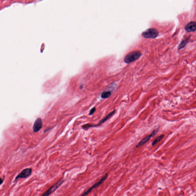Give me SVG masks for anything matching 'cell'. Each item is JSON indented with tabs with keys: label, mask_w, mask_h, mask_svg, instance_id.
I'll return each instance as SVG.
<instances>
[{
	"label": "cell",
	"mask_w": 196,
	"mask_h": 196,
	"mask_svg": "<svg viewBox=\"0 0 196 196\" xmlns=\"http://www.w3.org/2000/svg\"><path fill=\"white\" fill-rule=\"evenodd\" d=\"M188 43V40H184L179 45V50H180V49H182V48H184L186 45Z\"/></svg>",
	"instance_id": "cell-12"
},
{
	"label": "cell",
	"mask_w": 196,
	"mask_h": 196,
	"mask_svg": "<svg viewBox=\"0 0 196 196\" xmlns=\"http://www.w3.org/2000/svg\"><path fill=\"white\" fill-rule=\"evenodd\" d=\"M159 31L156 29L150 28L144 31L142 35L146 39H155L159 35Z\"/></svg>",
	"instance_id": "cell-2"
},
{
	"label": "cell",
	"mask_w": 196,
	"mask_h": 196,
	"mask_svg": "<svg viewBox=\"0 0 196 196\" xmlns=\"http://www.w3.org/2000/svg\"><path fill=\"white\" fill-rule=\"evenodd\" d=\"M164 135H162L159 136L157 137L154 140V141L153 142H152V146H155V145H156L158 142L161 141V140H162V138H164Z\"/></svg>",
	"instance_id": "cell-10"
},
{
	"label": "cell",
	"mask_w": 196,
	"mask_h": 196,
	"mask_svg": "<svg viewBox=\"0 0 196 196\" xmlns=\"http://www.w3.org/2000/svg\"><path fill=\"white\" fill-rule=\"evenodd\" d=\"M3 182H4V180L0 177V185L3 183Z\"/></svg>",
	"instance_id": "cell-14"
},
{
	"label": "cell",
	"mask_w": 196,
	"mask_h": 196,
	"mask_svg": "<svg viewBox=\"0 0 196 196\" xmlns=\"http://www.w3.org/2000/svg\"><path fill=\"white\" fill-rule=\"evenodd\" d=\"M96 111V108L95 107L93 108H92L91 110H90V113H89V115H92V114H93L95 113V111Z\"/></svg>",
	"instance_id": "cell-13"
},
{
	"label": "cell",
	"mask_w": 196,
	"mask_h": 196,
	"mask_svg": "<svg viewBox=\"0 0 196 196\" xmlns=\"http://www.w3.org/2000/svg\"><path fill=\"white\" fill-rule=\"evenodd\" d=\"M32 172V170L31 168H27L23 169L20 174L16 176L15 181L19 179L27 178L31 175Z\"/></svg>",
	"instance_id": "cell-6"
},
{
	"label": "cell",
	"mask_w": 196,
	"mask_h": 196,
	"mask_svg": "<svg viewBox=\"0 0 196 196\" xmlns=\"http://www.w3.org/2000/svg\"><path fill=\"white\" fill-rule=\"evenodd\" d=\"M142 54L139 51H134L127 54L125 57L124 62L127 64L133 62L140 58Z\"/></svg>",
	"instance_id": "cell-1"
},
{
	"label": "cell",
	"mask_w": 196,
	"mask_h": 196,
	"mask_svg": "<svg viewBox=\"0 0 196 196\" xmlns=\"http://www.w3.org/2000/svg\"><path fill=\"white\" fill-rule=\"evenodd\" d=\"M185 30L187 32H193L196 30V22L193 21L188 23L185 27Z\"/></svg>",
	"instance_id": "cell-9"
},
{
	"label": "cell",
	"mask_w": 196,
	"mask_h": 196,
	"mask_svg": "<svg viewBox=\"0 0 196 196\" xmlns=\"http://www.w3.org/2000/svg\"><path fill=\"white\" fill-rule=\"evenodd\" d=\"M108 176V173H106V174L104 176H103L102 178H101V180L97 182V183H95L94 185H93L92 186L90 187L89 188H88L86 191L84 193H83L80 196H86L87 195H89L90 193L92 191L93 189H95V188H96L97 187H98V186H100V185L102 184L105 180L107 179V178Z\"/></svg>",
	"instance_id": "cell-3"
},
{
	"label": "cell",
	"mask_w": 196,
	"mask_h": 196,
	"mask_svg": "<svg viewBox=\"0 0 196 196\" xmlns=\"http://www.w3.org/2000/svg\"><path fill=\"white\" fill-rule=\"evenodd\" d=\"M158 132V130L157 129L154 130L150 134V135H147V136H146V137H145V138H143V139L140 142H139V143L136 145V148L140 147L141 146H142V145H145V144H146V143H147V142L149 141V140H150V139H151V138H152V137H153L154 136H155L156 135V134Z\"/></svg>",
	"instance_id": "cell-7"
},
{
	"label": "cell",
	"mask_w": 196,
	"mask_h": 196,
	"mask_svg": "<svg viewBox=\"0 0 196 196\" xmlns=\"http://www.w3.org/2000/svg\"><path fill=\"white\" fill-rule=\"evenodd\" d=\"M111 92L110 91H105L103 92L101 95L102 98L103 99H106L110 97L111 96Z\"/></svg>",
	"instance_id": "cell-11"
},
{
	"label": "cell",
	"mask_w": 196,
	"mask_h": 196,
	"mask_svg": "<svg viewBox=\"0 0 196 196\" xmlns=\"http://www.w3.org/2000/svg\"><path fill=\"white\" fill-rule=\"evenodd\" d=\"M64 181V180L63 179H61V180H59V181H58L54 185L51 186L44 193L43 195H41V196H50V195L52 194L53 192H55L56 190H57L62 185Z\"/></svg>",
	"instance_id": "cell-4"
},
{
	"label": "cell",
	"mask_w": 196,
	"mask_h": 196,
	"mask_svg": "<svg viewBox=\"0 0 196 196\" xmlns=\"http://www.w3.org/2000/svg\"><path fill=\"white\" fill-rule=\"evenodd\" d=\"M42 126L43 122L42 119L40 118H38L35 120L33 126V130L34 132L36 133L39 131L42 128Z\"/></svg>",
	"instance_id": "cell-8"
},
{
	"label": "cell",
	"mask_w": 196,
	"mask_h": 196,
	"mask_svg": "<svg viewBox=\"0 0 196 196\" xmlns=\"http://www.w3.org/2000/svg\"><path fill=\"white\" fill-rule=\"evenodd\" d=\"M115 110H113V111L111 112L110 113L108 114L106 116V117L104 118L103 119H102L101 120V121H100V122H99V123H98V124L97 125H93L87 124L85 125H83V126H82V128H83L84 129H88L89 128H91V127H97V126H99L101 125L104 122H106L107 120L109 119L110 118L112 117L113 116L114 114L115 113Z\"/></svg>",
	"instance_id": "cell-5"
}]
</instances>
